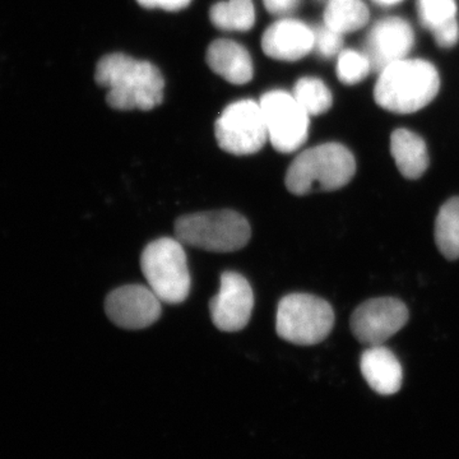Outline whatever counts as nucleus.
<instances>
[{
    "mask_svg": "<svg viewBox=\"0 0 459 459\" xmlns=\"http://www.w3.org/2000/svg\"><path fill=\"white\" fill-rule=\"evenodd\" d=\"M211 22L223 31H247L255 22L252 0H225L216 3L210 12Z\"/></svg>",
    "mask_w": 459,
    "mask_h": 459,
    "instance_id": "aec40b11",
    "label": "nucleus"
},
{
    "mask_svg": "<svg viewBox=\"0 0 459 459\" xmlns=\"http://www.w3.org/2000/svg\"><path fill=\"white\" fill-rule=\"evenodd\" d=\"M161 305L150 287L128 285L108 295L105 312L117 327L134 331L152 325L161 316Z\"/></svg>",
    "mask_w": 459,
    "mask_h": 459,
    "instance_id": "9b49d317",
    "label": "nucleus"
},
{
    "mask_svg": "<svg viewBox=\"0 0 459 459\" xmlns=\"http://www.w3.org/2000/svg\"><path fill=\"white\" fill-rule=\"evenodd\" d=\"M314 38H316L314 49H316L322 56H336L342 48V33L333 31L325 25L314 30Z\"/></svg>",
    "mask_w": 459,
    "mask_h": 459,
    "instance_id": "5701e85b",
    "label": "nucleus"
},
{
    "mask_svg": "<svg viewBox=\"0 0 459 459\" xmlns=\"http://www.w3.org/2000/svg\"><path fill=\"white\" fill-rule=\"evenodd\" d=\"M370 68L371 63L367 54L347 50L338 57L337 75L344 84L361 82L369 74Z\"/></svg>",
    "mask_w": 459,
    "mask_h": 459,
    "instance_id": "4be33fe9",
    "label": "nucleus"
},
{
    "mask_svg": "<svg viewBox=\"0 0 459 459\" xmlns=\"http://www.w3.org/2000/svg\"><path fill=\"white\" fill-rule=\"evenodd\" d=\"M360 369L362 377L377 394L391 395L400 391L403 382L400 361L383 344L365 350L361 355Z\"/></svg>",
    "mask_w": 459,
    "mask_h": 459,
    "instance_id": "4468645a",
    "label": "nucleus"
},
{
    "mask_svg": "<svg viewBox=\"0 0 459 459\" xmlns=\"http://www.w3.org/2000/svg\"><path fill=\"white\" fill-rule=\"evenodd\" d=\"M439 87V74L430 62L404 57L383 69L374 96L385 110L411 114L430 104Z\"/></svg>",
    "mask_w": 459,
    "mask_h": 459,
    "instance_id": "f03ea898",
    "label": "nucleus"
},
{
    "mask_svg": "<svg viewBox=\"0 0 459 459\" xmlns=\"http://www.w3.org/2000/svg\"><path fill=\"white\" fill-rule=\"evenodd\" d=\"M214 132L219 146L237 156L258 152L268 140L261 104L255 100H241L229 105L217 119Z\"/></svg>",
    "mask_w": 459,
    "mask_h": 459,
    "instance_id": "0eeeda50",
    "label": "nucleus"
},
{
    "mask_svg": "<svg viewBox=\"0 0 459 459\" xmlns=\"http://www.w3.org/2000/svg\"><path fill=\"white\" fill-rule=\"evenodd\" d=\"M178 240L214 253H231L249 243L252 229L246 217L231 210L210 211L180 217L175 223Z\"/></svg>",
    "mask_w": 459,
    "mask_h": 459,
    "instance_id": "20e7f679",
    "label": "nucleus"
},
{
    "mask_svg": "<svg viewBox=\"0 0 459 459\" xmlns=\"http://www.w3.org/2000/svg\"><path fill=\"white\" fill-rule=\"evenodd\" d=\"M409 322L406 304L394 298L370 299L356 307L350 327L356 340L367 346H382Z\"/></svg>",
    "mask_w": 459,
    "mask_h": 459,
    "instance_id": "1a4fd4ad",
    "label": "nucleus"
},
{
    "mask_svg": "<svg viewBox=\"0 0 459 459\" xmlns=\"http://www.w3.org/2000/svg\"><path fill=\"white\" fill-rule=\"evenodd\" d=\"M265 8L274 16H286L292 13L300 4V0H263Z\"/></svg>",
    "mask_w": 459,
    "mask_h": 459,
    "instance_id": "b1692460",
    "label": "nucleus"
},
{
    "mask_svg": "<svg viewBox=\"0 0 459 459\" xmlns=\"http://www.w3.org/2000/svg\"><path fill=\"white\" fill-rule=\"evenodd\" d=\"M141 267L148 287L162 303L180 304L188 298V263L178 238H162L148 244L142 253Z\"/></svg>",
    "mask_w": 459,
    "mask_h": 459,
    "instance_id": "39448f33",
    "label": "nucleus"
},
{
    "mask_svg": "<svg viewBox=\"0 0 459 459\" xmlns=\"http://www.w3.org/2000/svg\"><path fill=\"white\" fill-rule=\"evenodd\" d=\"M422 25L433 32L435 41L444 49L455 47L459 39L455 0H418Z\"/></svg>",
    "mask_w": 459,
    "mask_h": 459,
    "instance_id": "dca6fc26",
    "label": "nucleus"
},
{
    "mask_svg": "<svg viewBox=\"0 0 459 459\" xmlns=\"http://www.w3.org/2000/svg\"><path fill=\"white\" fill-rule=\"evenodd\" d=\"M435 243L446 259H459V197L448 199L437 212Z\"/></svg>",
    "mask_w": 459,
    "mask_h": 459,
    "instance_id": "a211bd4d",
    "label": "nucleus"
},
{
    "mask_svg": "<svg viewBox=\"0 0 459 459\" xmlns=\"http://www.w3.org/2000/svg\"><path fill=\"white\" fill-rule=\"evenodd\" d=\"M369 11L362 0H329L325 12V25L333 31H358L367 25Z\"/></svg>",
    "mask_w": 459,
    "mask_h": 459,
    "instance_id": "6ab92c4d",
    "label": "nucleus"
},
{
    "mask_svg": "<svg viewBox=\"0 0 459 459\" xmlns=\"http://www.w3.org/2000/svg\"><path fill=\"white\" fill-rule=\"evenodd\" d=\"M413 41L412 29L406 21L397 17L380 21L373 27L367 40V56L371 66L383 71L392 63L404 59Z\"/></svg>",
    "mask_w": 459,
    "mask_h": 459,
    "instance_id": "f8f14e48",
    "label": "nucleus"
},
{
    "mask_svg": "<svg viewBox=\"0 0 459 459\" xmlns=\"http://www.w3.org/2000/svg\"><path fill=\"white\" fill-rule=\"evenodd\" d=\"M96 82L108 90V104L117 110H151L164 98V77L151 63L124 54L102 57Z\"/></svg>",
    "mask_w": 459,
    "mask_h": 459,
    "instance_id": "f257e3e1",
    "label": "nucleus"
},
{
    "mask_svg": "<svg viewBox=\"0 0 459 459\" xmlns=\"http://www.w3.org/2000/svg\"><path fill=\"white\" fill-rule=\"evenodd\" d=\"M334 325L331 305L318 296L287 295L277 309L276 329L287 342L313 346L325 341Z\"/></svg>",
    "mask_w": 459,
    "mask_h": 459,
    "instance_id": "423d86ee",
    "label": "nucleus"
},
{
    "mask_svg": "<svg viewBox=\"0 0 459 459\" xmlns=\"http://www.w3.org/2000/svg\"><path fill=\"white\" fill-rule=\"evenodd\" d=\"M294 98L309 115L325 113L332 107V93L318 78L305 77L295 84Z\"/></svg>",
    "mask_w": 459,
    "mask_h": 459,
    "instance_id": "412c9836",
    "label": "nucleus"
},
{
    "mask_svg": "<svg viewBox=\"0 0 459 459\" xmlns=\"http://www.w3.org/2000/svg\"><path fill=\"white\" fill-rule=\"evenodd\" d=\"M144 8H161L169 12L181 11L188 7L192 0H137Z\"/></svg>",
    "mask_w": 459,
    "mask_h": 459,
    "instance_id": "393cba45",
    "label": "nucleus"
},
{
    "mask_svg": "<svg viewBox=\"0 0 459 459\" xmlns=\"http://www.w3.org/2000/svg\"><path fill=\"white\" fill-rule=\"evenodd\" d=\"M391 152L398 170L406 179H419L428 170L427 144L413 132L397 129L392 133Z\"/></svg>",
    "mask_w": 459,
    "mask_h": 459,
    "instance_id": "f3484780",
    "label": "nucleus"
},
{
    "mask_svg": "<svg viewBox=\"0 0 459 459\" xmlns=\"http://www.w3.org/2000/svg\"><path fill=\"white\" fill-rule=\"evenodd\" d=\"M255 307V294L246 277L237 272L221 276L219 294L210 303L213 325L222 332H238L247 327Z\"/></svg>",
    "mask_w": 459,
    "mask_h": 459,
    "instance_id": "9d476101",
    "label": "nucleus"
},
{
    "mask_svg": "<svg viewBox=\"0 0 459 459\" xmlns=\"http://www.w3.org/2000/svg\"><path fill=\"white\" fill-rule=\"evenodd\" d=\"M356 172L351 151L340 143H325L300 153L286 174V186L292 195L333 192L346 186Z\"/></svg>",
    "mask_w": 459,
    "mask_h": 459,
    "instance_id": "7ed1b4c3",
    "label": "nucleus"
},
{
    "mask_svg": "<svg viewBox=\"0 0 459 459\" xmlns=\"http://www.w3.org/2000/svg\"><path fill=\"white\" fill-rule=\"evenodd\" d=\"M377 4L383 5V7H391V5L397 4V3L402 2V0H374Z\"/></svg>",
    "mask_w": 459,
    "mask_h": 459,
    "instance_id": "a878e982",
    "label": "nucleus"
},
{
    "mask_svg": "<svg viewBox=\"0 0 459 459\" xmlns=\"http://www.w3.org/2000/svg\"><path fill=\"white\" fill-rule=\"evenodd\" d=\"M314 30L295 20H281L263 33L262 48L268 56L282 62L303 59L314 49Z\"/></svg>",
    "mask_w": 459,
    "mask_h": 459,
    "instance_id": "ddd939ff",
    "label": "nucleus"
},
{
    "mask_svg": "<svg viewBox=\"0 0 459 459\" xmlns=\"http://www.w3.org/2000/svg\"><path fill=\"white\" fill-rule=\"evenodd\" d=\"M328 2H329V0H328Z\"/></svg>",
    "mask_w": 459,
    "mask_h": 459,
    "instance_id": "bb28decb",
    "label": "nucleus"
},
{
    "mask_svg": "<svg viewBox=\"0 0 459 459\" xmlns=\"http://www.w3.org/2000/svg\"><path fill=\"white\" fill-rule=\"evenodd\" d=\"M261 104L268 140L274 150L291 153L299 150L309 133V114L285 91H271L262 96Z\"/></svg>",
    "mask_w": 459,
    "mask_h": 459,
    "instance_id": "6e6552de",
    "label": "nucleus"
},
{
    "mask_svg": "<svg viewBox=\"0 0 459 459\" xmlns=\"http://www.w3.org/2000/svg\"><path fill=\"white\" fill-rule=\"evenodd\" d=\"M207 63L214 74L232 84H246L253 78L252 57L246 48L232 40H216L207 50Z\"/></svg>",
    "mask_w": 459,
    "mask_h": 459,
    "instance_id": "2eb2a0df",
    "label": "nucleus"
}]
</instances>
